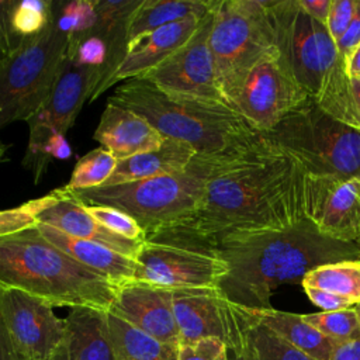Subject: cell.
Here are the masks:
<instances>
[{"label": "cell", "instance_id": "20", "mask_svg": "<svg viewBox=\"0 0 360 360\" xmlns=\"http://www.w3.org/2000/svg\"><path fill=\"white\" fill-rule=\"evenodd\" d=\"M37 221L38 224L49 225L66 235L98 242L134 260H136L142 246V242L129 240L107 229L103 224L94 219L86 211L84 205L66 188L65 195L58 202L42 211Z\"/></svg>", "mask_w": 360, "mask_h": 360}, {"label": "cell", "instance_id": "11", "mask_svg": "<svg viewBox=\"0 0 360 360\" xmlns=\"http://www.w3.org/2000/svg\"><path fill=\"white\" fill-rule=\"evenodd\" d=\"M100 82L101 75L96 68L80 65L72 56H66L51 94L27 121L30 135L22 165L32 173L34 183L42 179L48 167L42 155L45 143L55 134L66 135Z\"/></svg>", "mask_w": 360, "mask_h": 360}, {"label": "cell", "instance_id": "46", "mask_svg": "<svg viewBox=\"0 0 360 360\" xmlns=\"http://www.w3.org/2000/svg\"><path fill=\"white\" fill-rule=\"evenodd\" d=\"M228 360H245V359H243V356L236 354V353L228 350Z\"/></svg>", "mask_w": 360, "mask_h": 360}, {"label": "cell", "instance_id": "15", "mask_svg": "<svg viewBox=\"0 0 360 360\" xmlns=\"http://www.w3.org/2000/svg\"><path fill=\"white\" fill-rule=\"evenodd\" d=\"M173 312L179 345L217 338L229 352L242 354L240 305L229 301L219 288L173 290Z\"/></svg>", "mask_w": 360, "mask_h": 360}, {"label": "cell", "instance_id": "19", "mask_svg": "<svg viewBox=\"0 0 360 360\" xmlns=\"http://www.w3.org/2000/svg\"><path fill=\"white\" fill-rule=\"evenodd\" d=\"M94 139L110 150L117 160L156 150L166 141L146 118L110 100L94 131Z\"/></svg>", "mask_w": 360, "mask_h": 360}, {"label": "cell", "instance_id": "41", "mask_svg": "<svg viewBox=\"0 0 360 360\" xmlns=\"http://www.w3.org/2000/svg\"><path fill=\"white\" fill-rule=\"evenodd\" d=\"M298 4L308 15L326 25L332 0H298Z\"/></svg>", "mask_w": 360, "mask_h": 360}, {"label": "cell", "instance_id": "3", "mask_svg": "<svg viewBox=\"0 0 360 360\" xmlns=\"http://www.w3.org/2000/svg\"><path fill=\"white\" fill-rule=\"evenodd\" d=\"M0 288H15L55 307L108 311L118 284L42 236L37 226L0 236Z\"/></svg>", "mask_w": 360, "mask_h": 360}, {"label": "cell", "instance_id": "9", "mask_svg": "<svg viewBox=\"0 0 360 360\" xmlns=\"http://www.w3.org/2000/svg\"><path fill=\"white\" fill-rule=\"evenodd\" d=\"M210 49L218 87L229 104L252 66L276 49L266 0L218 1L210 31Z\"/></svg>", "mask_w": 360, "mask_h": 360}, {"label": "cell", "instance_id": "14", "mask_svg": "<svg viewBox=\"0 0 360 360\" xmlns=\"http://www.w3.org/2000/svg\"><path fill=\"white\" fill-rule=\"evenodd\" d=\"M302 211L321 235L360 245V177L304 172Z\"/></svg>", "mask_w": 360, "mask_h": 360}, {"label": "cell", "instance_id": "8", "mask_svg": "<svg viewBox=\"0 0 360 360\" xmlns=\"http://www.w3.org/2000/svg\"><path fill=\"white\" fill-rule=\"evenodd\" d=\"M264 135L305 173L360 177V131L326 114L311 97Z\"/></svg>", "mask_w": 360, "mask_h": 360}, {"label": "cell", "instance_id": "30", "mask_svg": "<svg viewBox=\"0 0 360 360\" xmlns=\"http://www.w3.org/2000/svg\"><path fill=\"white\" fill-rule=\"evenodd\" d=\"M117 163V158L110 150L103 146L96 148L76 162L65 188L79 191L101 187L111 177Z\"/></svg>", "mask_w": 360, "mask_h": 360}, {"label": "cell", "instance_id": "27", "mask_svg": "<svg viewBox=\"0 0 360 360\" xmlns=\"http://www.w3.org/2000/svg\"><path fill=\"white\" fill-rule=\"evenodd\" d=\"M242 314V354L245 360H315L252 316L246 307Z\"/></svg>", "mask_w": 360, "mask_h": 360}, {"label": "cell", "instance_id": "23", "mask_svg": "<svg viewBox=\"0 0 360 360\" xmlns=\"http://www.w3.org/2000/svg\"><path fill=\"white\" fill-rule=\"evenodd\" d=\"M198 155L190 145L166 138L156 150L138 153L124 160H118L111 177L103 186L139 181L165 174H172L186 169L194 156Z\"/></svg>", "mask_w": 360, "mask_h": 360}, {"label": "cell", "instance_id": "1", "mask_svg": "<svg viewBox=\"0 0 360 360\" xmlns=\"http://www.w3.org/2000/svg\"><path fill=\"white\" fill-rule=\"evenodd\" d=\"M304 167L264 134L222 156L187 221L215 245L224 239L288 229L302 221Z\"/></svg>", "mask_w": 360, "mask_h": 360}, {"label": "cell", "instance_id": "4", "mask_svg": "<svg viewBox=\"0 0 360 360\" xmlns=\"http://www.w3.org/2000/svg\"><path fill=\"white\" fill-rule=\"evenodd\" d=\"M108 100L138 112L165 138L184 142L201 156H229L260 136L225 101L167 94L142 79L124 82Z\"/></svg>", "mask_w": 360, "mask_h": 360}, {"label": "cell", "instance_id": "38", "mask_svg": "<svg viewBox=\"0 0 360 360\" xmlns=\"http://www.w3.org/2000/svg\"><path fill=\"white\" fill-rule=\"evenodd\" d=\"M357 45H360V0H356V11L349 27L336 41L339 56L346 60Z\"/></svg>", "mask_w": 360, "mask_h": 360}, {"label": "cell", "instance_id": "39", "mask_svg": "<svg viewBox=\"0 0 360 360\" xmlns=\"http://www.w3.org/2000/svg\"><path fill=\"white\" fill-rule=\"evenodd\" d=\"M42 155H44V159L46 160V163L49 165L51 159H62V160L69 159L72 155V149L63 135L55 134L45 143V146L42 149Z\"/></svg>", "mask_w": 360, "mask_h": 360}, {"label": "cell", "instance_id": "35", "mask_svg": "<svg viewBox=\"0 0 360 360\" xmlns=\"http://www.w3.org/2000/svg\"><path fill=\"white\" fill-rule=\"evenodd\" d=\"M179 360H228V347L217 338H205L179 345Z\"/></svg>", "mask_w": 360, "mask_h": 360}, {"label": "cell", "instance_id": "21", "mask_svg": "<svg viewBox=\"0 0 360 360\" xmlns=\"http://www.w3.org/2000/svg\"><path fill=\"white\" fill-rule=\"evenodd\" d=\"M65 321V340L56 360H115L107 311L76 307L69 309Z\"/></svg>", "mask_w": 360, "mask_h": 360}, {"label": "cell", "instance_id": "18", "mask_svg": "<svg viewBox=\"0 0 360 360\" xmlns=\"http://www.w3.org/2000/svg\"><path fill=\"white\" fill-rule=\"evenodd\" d=\"M205 17L191 15L186 20L160 27L131 42L127 46L125 58L105 83L103 93L118 82L138 79L155 69L193 37Z\"/></svg>", "mask_w": 360, "mask_h": 360}, {"label": "cell", "instance_id": "17", "mask_svg": "<svg viewBox=\"0 0 360 360\" xmlns=\"http://www.w3.org/2000/svg\"><path fill=\"white\" fill-rule=\"evenodd\" d=\"M108 312L160 342L179 346L173 290L141 281H128L120 285Z\"/></svg>", "mask_w": 360, "mask_h": 360}, {"label": "cell", "instance_id": "40", "mask_svg": "<svg viewBox=\"0 0 360 360\" xmlns=\"http://www.w3.org/2000/svg\"><path fill=\"white\" fill-rule=\"evenodd\" d=\"M329 360H360V336L335 343Z\"/></svg>", "mask_w": 360, "mask_h": 360}, {"label": "cell", "instance_id": "16", "mask_svg": "<svg viewBox=\"0 0 360 360\" xmlns=\"http://www.w3.org/2000/svg\"><path fill=\"white\" fill-rule=\"evenodd\" d=\"M214 10L201 21L198 30L184 45L138 79L149 82L167 94L225 101L217 83L210 49Z\"/></svg>", "mask_w": 360, "mask_h": 360}, {"label": "cell", "instance_id": "7", "mask_svg": "<svg viewBox=\"0 0 360 360\" xmlns=\"http://www.w3.org/2000/svg\"><path fill=\"white\" fill-rule=\"evenodd\" d=\"M226 273L217 245L186 219L145 235L132 281L166 290L218 288Z\"/></svg>", "mask_w": 360, "mask_h": 360}, {"label": "cell", "instance_id": "36", "mask_svg": "<svg viewBox=\"0 0 360 360\" xmlns=\"http://www.w3.org/2000/svg\"><path fill=\"white\" fill-rule=\"evenodd\" d=\"M356 11V0H332L326 28L336 42L349 27Z\"/></svg>", "mask_w": 360, "mask_h": 360}, {"label": "cell", "instance_id": "42", "mask_svg": "<svg viewBox=\"0 0 360 360\" xmlns=\"http://www.w3.org/2000/svg\"><path fill=\"white\" fill-rule=\"evenodd\" d=\"M0 360H21L11 346L6 328L0 319Z\"/></svg>", "mask_w": 360, "mask_h": 360}, {"label": "cell", "instance_id": "37", "mask_svg": "<svg viewBox=\"0 0 360 360\" xmlns=\"http://www.w3.org/2000/svg\"><path fill=\"white\" fill-rule=\"evenodd\" d=\"M304 291L307 292L308 298L321 309L323 311H340V309H347L353 308L356 304L345 297L319 290V288H312V287H304Z\"/></svg>", "mask_w": 360, "mask_h": 360}, {"label": "cell", "instance_id": "45", "mask_svg": "<svg viewBox=\"0 0 360 360\" xmlns=\"http://www.w3.org/2000/svg\"><path fill=\"white\" fill-rule=\"evenodd\" d=\"M7 150H8V145H4L3 142H0V163L7 160Z\"/></svg>", "mask_w": 360, "mask_h": 360}, {"label": "cell", "instance_id": "12", "mask_svg": "<svg viewBox=\"0 0 360 360\" xmlns=\"http://www.w3.org/2000/svg\"><path fill=\"white\" fill-rule=\"evenodd\" d=\"M308 97L274 49L252 66L229 105L253 129L267 134Z\"/></svg>", "mask_w": 360, "mask_h": 360}, {"label": "cell", "instance_id": "22", "mask_svg": "<svg viewBox=\"0 0 360 360\" xmlns=\"http://www.w3.org/2000/svg\"><path fill=\"white\" fill-rule=\"evenodd\" d=\"M37 228L44 238H46L66 255L90 270L105 276L115 284L122 285L134 280L136 260L98 242L66 235L45 224H37Z\"/></svg>", "mask_w": 360, "mask_h": 360}, {"label": "cell", "instance_id": "24", "mask_svg": "<svg viewBox=\"0 0 360 360\" xmlns=\"http://www.w3.org/2000/svg\"><path fill=\"white\" fill-rule=\"evenodd\" d=\"M217 0H141L127 24V46L139 37L191 15L205 17Z\"/></svg>", "mask_w": 360, "mask_h": 360}, {"label": "cell", "instance_id": "2", "mask_svg": "<svg viewBox=\"0 0 360 360\" xmlns=\"http://www.w3.org/2000/svg\"><path fill=\"white\" fill-rule=\"evenodd\" d=\"M217 248L228 264L221 292L235 304L259 309L271 308L276 288L301 283L318 266L360 260V245L329 239L307 218L284 231L224 239Z\"/></svg>", "mask_w": 360, "mask_h": 360}, {"label": "cell", "instance_id": "32", "mask_svg": "<svg viewBox=\"0 0 360 360\" xmlns=\"http://www.w3.org/2000/svg\"><path fill=\"white\" fill-rule=\"evenodd\" d=\"M51 3L41 0H22L11 3L8 10V21L11 30L24 38L35 37L45 30L49 21Z\"/></svg>", "mask_w": 360, "mask_h": 360}, {"label": "cell", "instance_id": "44", "mask_svg": "<svg viewBox=\"0 0 360 360\" xmlns=\"http://www.w3.org/2000/svg\"><path fill=\"white\" fill-rule=\"evenodd\" d=\"M352 96L354 105L356 128L360 131V79H352Z\"/></svg>", "mask_w": 360, "mask_h": 360}, {"label": "cell", "instance_id": "28", "mask_svg": "<svg viewBox=\"0 0 360 360\" xmlns=\"http://www.w3.org/2000/svg\"><path fill=\"white\" fill-rule=\"evenodd\" d=\"M304 287L319 288L354 304L360 302V260H342L309 270L301 281Z\"/></svg>", "mask_w": 360, "mask_h": 360}, {"label": "cell", "instance_id": "10", "mask_svg": "<svg viewBox=\"0 0 360 360\" xmlns=\"http://www.w3.org/2000/svg\"><path fill=\"white\" fill-rule=\"evenodd\" d=\"M266 3L277 53L302 90L315 98L338 60L336 42L326 25L308 15L298 0Z\"/></svg>", "mask_w": 360, "mask_h": 360}, {"label": "cell", "instance_id": "13", "mask_svg": "<svg viewBox=\"0 0 360 360\" xmlns=\"http://www.w3.org/2000/svg\"><path fill=\"white\" fill-rule=\"evenodd\" d=\"M0 319L21 360H56L66 321L48 302L15 288H0Z\"/></svg>", "mask_w": 360, "mask_h": 360}, {"label": "cell", "instance_id": "6", "mask_svg": "<svg viewBox=\"0 0 360 360\" xmlns=\"http://www.w3.org/2000/svg\"><path fill=\"white\" fill-rule=\"evenodd\" d=\"M69 37L56 21L51 3L48 25L0 55V131L14 121H28L51 94L65 63Z\"/></svg>", "mask_w": 360, "mask_h": 360}, {"label": "cell", "instance_id": "47", "mask_svg": "<svg viewBox=\"0 0 360 360\" xmlns=\"http://www.w3.org/2000/svg\"><path fill=\"white\" fill-rule=\"evenodd\" d=\"M354 311H356V314H357V318H359V322H360V302L354 305Z\"/></svg>", "mask_w": 360, "mask_h": 360}, {"label": "cell", "instance_id": "26", "mask_svg": "<svg viewBox=\"0 0 360 360\" xmlns=\"http://www.w3.org/2000/svg\"><path fill=\"white\" fill-rule=\"evenodd\" d=\"M115 360H179V346L160 342L107 311Z\"/></svg>", "mask_w": 360, "mask_h": 360}, {"label": "cell", "instance_id": "34", "mask_svg": "<svg viewBox=\"0 0 360 360\" xmlns=\"http://www.w3.org/2000/svg\"><path fill=\"white\" fill-rule=\"evenodd\" d=\"M84 208L94 219H97L111 232L122 238H127L129 240H135V242L143 240L145 238L143 229L131 215H128L122 210H118L115 207H108V205H84Z\"/></svg>", "mask_w": 360, "mask_h": 360}, {"label": "cell", "instance_id": "5", "mask_svg": "<svg viewBox=\"0 0 360 360\" xmlns=\"http://www.w3.org/2000/svg\"><path fill=\"white\" fill-rule=\"evenodd\" d=\"M219 158L195 155L176 173L153 179L70 191L83 205H108L131 215L145 235L191 218Z\"/></svg>", "mask_w": 360, "mask_h": 360}, {"label": "cell", "instance_id": "31", "mask_svg": "<svg viewBox=\"0 0 360 360\" xmlns=\"http://www.w3.org/2000/svg\"><path fill=\"white\" fill-rule=\"evenodd\" d=\"M304 321L318 329L333 343L345 342L360 336V322L353 308L340 311H322L302 315Z\"/></svg>", "mask_w": 360, "mask_h": 360}, {"label": "cell", "instance_id": "29", "mask_svg": "<svg viewBox=\"0 0 360 360\" xmlns=\"http://www.w3.org/2000/svg\"><path fill=\"white\" fill-rule=\"evenodd\" d=\"M314 100L326 114L349 127L356 128L352 79L347 75L346 60L340 58L339 53L338 60L328 73L319 94Z\"/></svg>", "mask_w": 360, "mask_h": 360}, {"label": "cell", "instance_id": "43", "mask_svg": "<svg viewBox=\"0 0 360 360\" xmlns=\"http://www.w3.org/2000/svg\"><path fill=\"white\" fill-rule=\"evenodd\" d=\"M346 69L350 79H360V45H357L346 59Z\"/></svg>", "mask_w": 360, "mask_h": 360}, {"label": "cell", "instance_id": "25", "mask_svg": "<svg viewBox=\"0 0 360 360\" xmlns=\"http://www.w3.org/2000/svg\"><path fill=\"white\" fill-rule=\"evenodd\" d=\"M248 308V307H246ZM255 319L280 335L288 343L302 350L315 360H329L333 342L304 321L302 315L278 311L274 308H248Z\"/></svg>", "mask_w": 360, "mask_h": 360}, {"label": "cell", "instance_id": "33", "mask_svg": "<svg viewBox=\"0 0 360 360\" xmlns=\"http://www.w3.org/2000/svg\"><path fill=\"white\" fill-rule=\"evenodd\" d=\"M56 7L58 3H55V8ZM56 21L60 31H63L69 38L91 30L97 21L96 0L59 3V8H56Z\"/></svg>", "mask_w": 360, "mask_h": 360}]
</instances>
